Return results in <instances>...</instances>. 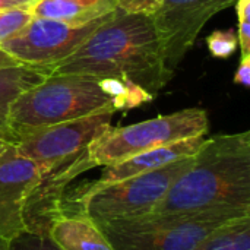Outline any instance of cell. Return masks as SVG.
Listing matches in <instances>:
<instances>
[{"label": "cell", "instance_id": "cell-1", "mask_svg": "<svg viewBox=\"0 0 250 250\" xmlns=\"http://www.w3.org/2000/svg\"><path fill=\"white\" fill-rule=\"evenodd\" d=\"M50 75L127 78L155 95L173 76L167 72L151 16L116 10L76 51L47 66Z\"/></svg>", "mask_w": 250, "mask_h": 250}, {"label": "cell", "instance_id": "cell-2", "mask_svg": "<svg viewBox=\"0 0 250 250\" xmlns=\"http://www.w3.org/2000/svg\"><path fill=\"white\" fill-rule=\"evenodd\" d=\"M211 211H250L249 130L205 139L152 214Z\"/></svg>", "mask_w": 250, "mask_h": 250}, {"label": "cell", "instance_id": "cell-3", "mask_svg": "<svg viewBox=\"0 0 250 250\" xmlns=\"http://www.w3.org/2000/svg\"><path fill=\"white\" fill-rule=\"evenodd\" d=\"M116 113L113 98L89 75H50L21 94L10 107L9 127L15 138L45 126L94 114Z\"/></svg>", "mask_w": 250, "mask_h": 250}, {"label": "cell", "instance_id": "cell-4", "mask_svg": "<svg viewBox=\"0 0 250 250\" xmlns=\"http://www.w3.org/2000/svg\"><path fill=\"white\" fill-rule=\"evenodd\" d=\"M250 215V211L145 215L100 224L114 250H196L223 226Z\"/></svg>", "mask_w": 250, "mask_h": 250}, {"label": "cell", "instance_id": "cell-5", "mask_svg": "<svg viewBox=\"0 0 250 250\" xmlns=\"http://www.w3.org/2000/svg\"><path fill=\"white\" fill-rule=\"evenodd\" d=\"M209 129L204 108H185L123 127H108L86 148V160L94 167H108L133 155L189 138L205 136Z\"/></svg>", "mask_w": 250, "mask_h": 250}, {"label": "cell", "instance_id": "cell-6", "mask_svg": "<svg viewBox=\"0 0 250 250\" xmlns=\"http://www.w3.org/2000/svg\"><path fill=\"white\" fill-rule=\"evenodd\" d=\"M192 161L193 157H188L97 190L81 192L78 204L82 214L98 226L149 215L160 205L171 185L190 167Z\"/></svg>", "mask_w": 250, "mask_h": 250}, {"label": "cell", "instance_id": "cell-7", "mask_svg": "<svg viewBox=\"0 0 250 250\" xmlns=\"http://www.w3.org/2000/svg\"><path fill=\"white\" fill-rule=\"evenodd\" d=\"M114 12L79 25L56 19L32 18L19 32L0 42V48L21 64L47 67L76 51L97 28L114 15Z\"/></svg>", "mask_w": 250, "mask_h": 250}, {"label": "cell", "instance_id": "cell-8", "mask_svg": "<svg viewBox=\"0 0 250 250\" xmlns=\"http://www.w3.org/2000/svg\"><path fill=\"white\" fill-rule=\"evenodd\" d=\"M236 0H163L151 16L167 72L174 76L207 22Z\"/></svg>", "mask_w": 250, "mask_h": 250}, {"label": "cell", "instance_id": "cell-9", "mask_svg": "<svg viewBox=\"0 0 250 250\" xmlns=\"http://www.w3.org/2000/svg\"><path fill=\"white\" fill-rule=\"evenodd\" d=\"M113 114H94L35 129L19 136L15 146L42 170H48L81 155L94 139L111 126Z\"/></svg>", "mask_w": 250, "mask_h": 250}, {"label": "cell", "instance_id": "cell-10", "mask_svg": "<svg viewBox=\"0 0 250 250\" xmlns=\"http://www.w3.org/2000/svg\"><path fill=\"white\" fill-rule=\"evenodd\" d=\"M42 168L22 155L15 144L0 155V239L7 242L28 230L25 207Z\"/></svg>", "mask_w": 250, "mask_h": 250}, {"label": "cell", "instance_id": "cell-11", "mask_svg": "<svg viewBox=\"0 0 250 250\" xmlns=\"http://www.w3.org/2000/svg\"><path fill=\"white\" fill-rule=\"evenodd\" d=\"M205 136H198V138H189L185 141H179L170 145H164L160 148H154L151 151L133 155L122 163H117L114 166L105 167L103 170L101 176L91 185L83 186L81 192H91L97 190L100 188H104L111 183H117L144 173L154 171L157 168H161L167 164H171L177 160H183L188 157H193L202 144L205 142Z\"/></svg>", "mask_w": 250, "mask_h": 250}, {"label": "cell", "instance_id": "cell-12", "mask_svg": "<svg viewBox=\"0 0 250 250\" xmlns=\"http://www.w3.org/2000/svg\"><path fill=\"white\" fill-rule=\"evenodd\" d=\"M47 234L62 250H114L98 224L83 214H60L51 221Z\"/></svg>", "mask_w": 250, "mask_h": 250}, {"label": "cell", "instance_id": "cell-13", "mask_svg": "<svg viewBox=\"0 0 250 250\" xmlns=\"http://www.w3.org/2000/svg\"><path fill=\"white\" fill-rule=\"evenodd\" d=\"M48 76L50 72L44 66L18 64L0 67V139L15 144L9 127L10 107L21 94L41 83Z\"/></svg>", "mask_w": 250, "mask_h": 250}, {"label": "cell", "instance_id": "cell-14", "mask_svg": "<svg viewBox=\"0 0 250 250\" xmlns=\"http://www.w3.org/2000/svg\"><path fill=\"white\" fill-rule=\"evenodd\" d=\"M26 9L34 18L69 23H88L116 10L114 0H31Z\"/></svg>", "mask_w": 250, "mask_h": 250}, {"label": "cell", "instance_id": "cell-15", "mask_svg": "<svg viewBox=\"0 0 250 250\" xmlns=\"http://www.w3.org/2000/svg\"><path fill=\"white\" fill-rule=\"evenodd\" d=\"M100 85L113 98L116 111L136 108L154 100V95L127 78H100Z\"/></svg>", "mask_w": 250, "mask_h": 250}, {"label": "cell", "instance_id": "cell-16", "mask_svg": "<svg viewBox=\"0 0 250 250\" xmlns=\"http://www.w3.org/2000/svg\"><path fill=\"white\" fill-rule=\"evenodd\" d=\"M196 250H250V215L223 226Z\"/></svg>", "mask_w": 250, "mask_h": 250}, {"label": "cell", "instance_id": "cell-17", "mask_svg": "<svg viewBox=\"0 0 250 250\" xmlns=\"http://www.w3.org/2000/svg\"><path fill=\"white\" fill-rule=\"evenodd\" d=\"M34 16L26 6L9 7L0 10V42L13 37L23 26H26Z\"/></svg>", "mask_w": 250, "mask_h": 250}, {"label": "cell", "instance_id": "cell-18", "mask_svg": "<svg viewBox=\"0 0 250 250\" xmlns=\"http://www.w3.org/2000/svg\"><path fill=\"white\" fill-rule=\"evenodd\" d=\"M207 45L215 59H229L239 47L237 32L233 28L217 29L207 37Z\"/></svg>", "mask_w": 250, "mask_h": 250}, {"label": "cell", "instance_id": "cell-19", "mask_svg": "<svg viewBox=\"0 0 250 250\" xmlns=\"http://www.w3.org/2000/svg\"><path fill=\"white\" fill-rule=\"evenodd\" d=\"M4 250H62L45 233L25 230L6 242Z\"/></svg>", "mask_w": 250, "mask_h": 250}, {"label": "cell", "instance_id": "cell-20", "mask_svg": "<svg viewBox=\"0 0 250 250\" xmlns=\"http://www.w3.org/2000/svg\"><path fill=\"white\" fill-rule=\"evenodd\" d=\"M234 4L239 19V47L242 54H250V0H236Z\"/></svg>", "mask_w": 250, "mask_h": 250}, {"label": "cell", "instance_id": "cell-21", "mask_svg": "<svg viewBox=\"0 0 250 250\" xmlns=\"http://www.w3.org/2000/svg\"><path fill=\"white\" fill-rule=\"evenodd\" d=\"M163 0H114L116 9L126 15H145L152 16Z\"/></svg>", "mask_w": 250, "mask_h": 250}, {"label": "cell", "instance_id": "cell-22", "mask_svg": "<svg viewBox=\"0 0 250 250\" xmlns=\"http://www.w3.org/2000/svg\"><path fill=\"white\" fill-rule=\"evenodd\" d=\"M234 83L250 86V54H242L239 67L234 73Z\"/></svg>", "mask_w": 250, "mask_h": 250}, {"label": "cell", "instance_id": "cell-23", "mask_svg": "<svg viewBox=\"0 0 250 250\" xmlns=\"http://www.w3.org/2000/svg\"><path fill=\"white\" fill-rule=\"evenodd\" d=\"M21 64L16 59H13L10 54H7L6 51H3L0 48V67H10V66H18Z\"/></svg>", "mask_w": 250, "mask_h": 250}, {"label": "cell", "instance_id": "cell-24", "mask_svg": "<svg viewBox=\"0 0 250 250\" xmlns=\"http://www.w3.org/2000/svg\"><path fill=\"white\" fill-rule=\"evenodd\" d=\"M31 0H0V10L9 9V7H19L26 6Z\"/></svg>", "mask_w": 250, "mask_h": 250}, {"label": "cell", "instance_id": "cell-25", "mask_svg": "<svg viewBox=\"0 0 250 250\" xmlns=\"http://www.w3.org/2000/svg\"><path fill=\"white\" fill-rule=\"evenodd\" d=\"M9 145H12V144H9L7 141H4V139H0V155L7 149V146Z\"/></svg>", "mask_w": 250, "mask_h": 250}, {"label": "cell", "instance_id": "cell-26", "mask_svg": "<svg viewBox=\"0 0 250 250\" xmlns=\"http://www.w3.org/2000/svg\"><path fill=\"white\" fill-rule=\"evenodd\" d=\"M4 246H6V242L0 239V250H4Z\"/></svg>", "mask_w": 250, "mask_h": 250}]
</instances>
